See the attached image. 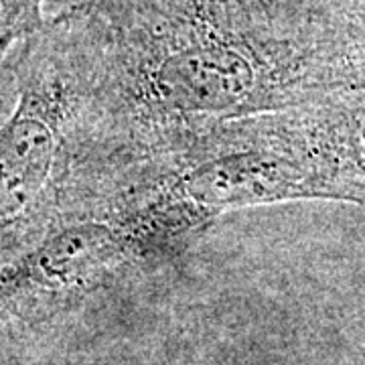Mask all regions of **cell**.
Here are the masks:
<instances>
[{
  "label": "cell",
  "instance_id": "7a4b0ae2",
  "mask_svg": "<svg viewBox=\"0 0 365 365\" xmlns=\"http://www.w3.org/2000/svg\"><path fill=\"white\" fill-rule=\"evenodd\" d=\"M331 100L244 118L175 153L83 170L79 189L114 205L177 209L213 225L225 213L299 199L365 201Z\"/></svg>",
  "mask_w": 365,
  "mask_h": 365
},
{
  "label": "cell",
  "instance_id": "3957f363",
  "mask_svg": "<svg viewBox=\"0 0 365 365\" xmlns=\"http://www.w3.org/2000/svg\"><path fill=\"white\" fill-rule=\"evenodd\" d=\"M0 126V270L59 217L86 150V78L66 14L29 37Z\"/></svg>",
  "mask_w": 365,
  "mask_h": 365
},
{
  "label": "cell",
  "instance_id": "6da1fadb",
  "mask_svg": "<svg viewBox=\"0 0 365 365\" xmlns=\"http://www.w3.org/2000/svg\"><path fill=\"white\" fill-rule=\"evenodd\" d=\"M86 76L81 167L116 170L175 153L244 118L329 98L327 69L299 47L191 19L110 29L71 11Z\"/></svg>",
  "mask_w": 365,
  "mask_h": 365
},
{
  "label": "cell",
  "instance_id": "5b68a950",
  "mask_svg": "<svg viewBox=\"0 0 365 365\" xmlns=\"http://www.w3.org/2000/svg\"><path fill=\"white\" fill-rule=\"evenodd\" d=\"M43 0H0V63L19 39H29L45 26Z\"/></svg>",
  "mask_w": 365,
  "mask_h": 365
},
{
  "label": "cell",
  "instance_id": "277c9868",
  "mask_svg": "<svg viewBox=\"0 0 365 365\" xmlns=\"http://www.w3.org/2000/svg\"><path fill=\"white\" fill-rule=\"evenodd\" d=\"M207 230L182 211L67 195L51 227L0 270V327L63 313L126 268L179 256Z\"/></svg>",
  "mask_w": 365,
  "mask_h": 365
}]
</instances>
